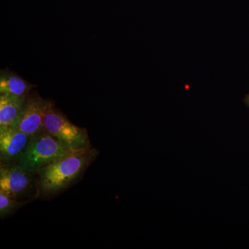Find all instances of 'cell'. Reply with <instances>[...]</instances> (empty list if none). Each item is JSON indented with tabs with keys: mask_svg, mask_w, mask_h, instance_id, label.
<instances>
[{
	"mask_svg": "<svg viewBox=\"0 0 249 249\" xmlns=\"http://www.w3.org/2000/svg\"><path fill=\"white\" fill-rule=\"evenodd\" d=\"M96 149L73 152L46 165L37 173V198L49 199L59 196L80 181L98 155Z\"/></svg>",
	"mask_w": 249,
	"mask_h": 249,
	"instance_id": "obj_1",
	"label": "cell"
},
{
	"mask_svg": "<svg viewBox=\"0 0 249 249\" xmlns=\"http://www.w3.org/2000/svg\"><path fill=\"white\" fill-rule=\"evenodd\" d=\"M30 139L17 127L0 131V163H17Z\"/></svg>",
	"mask_w": 249,
	"mask_h": 249,
	"instance_id": "obj_6",
	"label": "cell"
},
{
	"mask_svg": "<svg viewBox=\"0 0 249 249\" xmlns=\"http://www.w3.org/2000/svg\"><path fill=\"white\" fill-rule=\"evenodd\" d=\"M51 103L52 101L42 98L37 93H31L16 127L30 137L40 133L45 129L44 119Z\"/></svg>",
	"mask_w": 249,
	"mask_h": 249,
	"instance_id": "obj_5",
	"label": "cell"
},
{
	"mask_svg": "<svg viewBox=\"0 0 249 249\" xmlns=\"http://www.w3.org/2000/svg\"><path fill=\"white\" fill-rule=\"evenodd\" d=\"M0 191L31 202L37 199V175L18 163H0Z\"/></svg>",
	"mask_w": 249,
	"mask_h": 249,
	"instance_id": "obj_4",
	"label": "cell"
},
{
	"mask_svg": "<svg viewBox=\"0 0 249 249\" xmlns=\"http://www.w3.org/2000/svg\"><path fill=\"white\" fill-rule=\"evenodd\" d=\"M28 203L29 201L18 200L0 191V218L4 219L9 217Z\"/></svg>",
	"mask_w": 249,
	"mask_h": 249,
	"instance_id": "obj_9",
	"label": "cell"
},
{
	"mask_svg": "<svg viewBox=\"0 0 249 249\" xmlns=\"http://www.w3.org/2000/svg\"><path fill=\"white\" fill-rule=\"evenodd\" d=\"M244 102H245V104L247 105L249 108V93L245 96V98H244Z\"/></svg>",
	"mask_w": 249,
	"mask_h": 249,
	"instance_id": "obj_10",
	"label": "cell"
},
{
	"mask_svg": "<svg viewBox=\"0 0 249 249\" xmlns=\"http://www.w3.org/2000/svg\"><path fill=\"white\" fill-rule=\"evenodd\" d=\"M71 150L64 146L52 134L44 129L31 137L30 141L17 163L37 175L39 170L62 157Z\"/></svg>",
	"mask_w": 249,
	"mask_h": 249,
	"instance_id": "obj_2",
	"label": "cell"
},
{
	"mask_svg": "<svg viewBox=\"0 0 249 249\" xmlns=\"http://www.w3.org/2000/svg\"><path fill=\"white\" fill-rule=\"evenodd\" d=\"M36 85L29 83L8 69L1 70L0 94L27 98Z\"/></svg>",
	"mask_w": 249,
	"mask_h": 249,
	"instance_id": "obj_8",
	"label": "cell"
},
{
	"mask_svg": "<svg viewBox=\"0 0 249 249\" xmlns=\"http://www.w3.org/2000/svg\"><path fill=\"white\" fill-rule=\"evenodd\" d=\"M27 98L0 94V131L17 126Z\"/></svg>",
	"mask_w": 249,
	"mask_h": 249,
	"instance_id": "obj_7",
	"label": "cell"
},
{
	"mask_svg": "<svg viewBox=\"0 0 249 249\" xmlns=\"http://www.w3.org/2000/svg\"><path fill=\"white\" fill-rule=\"evenodd\" d=\"M44 127L46 131L71 152L91 148L87 129L72 124L64 113L55 107L53 102L46 112Z\"/></svg>",
	"mask_w": 249,
	"mask_h": 249,
	"instance_id": "obj_3",
	"label": "cell"
}]
</instances>
